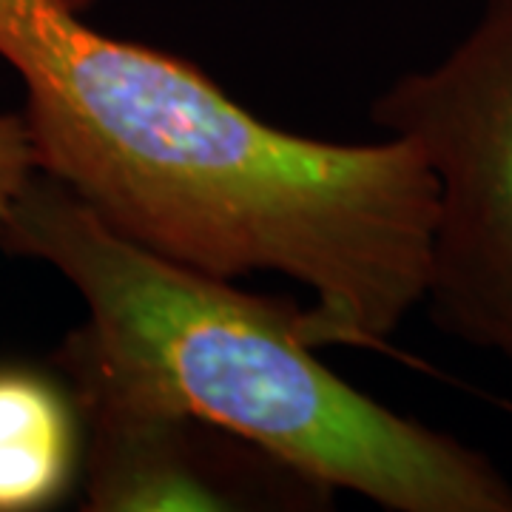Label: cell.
I'll use <instances>...</instances> for the list:
<instances>
[{
	"label": "cell",
	"instance_id": "5",
	"mask_svg": "<svg viewBox=\"0 0 512 512\" xmlns=\"http://www.w3.org/2000/svg\"><path fill=\"white\" fill-rule=\"evenodd\" d=\"M83 419L69 384L0 365V512L55 507L83 470Z\"/></svg>",
	"mask_w": 512,
	"mask_h": 512
},
{
	"label": "cell",
	"instance_id": "6",
	"mask_svg": "<svg viewBox=\"0 0 512 512\" xmlns=\"http://www.w3.org/2000/svg\"><path fill=\"white\" fill-rule=\"evenodd\" d=\"M35 171V151L23 114H0V228Z\"/></svg>",
	"mask_w": 512,
	"mask_h": 512
},
{
	"label": "cell",
	"instance_id": "2",
	"mask_svg": "<svg viewBox=\"0 0 512 512\" xmlns=\"http://www.w3.org/2000/svg\"><path fill=\"white\" fill-rule=\"evenodd\" d=\"M0 248L55 268L86 305L55 353L77 407L194 416L384 510L512 512V481L481 450L333 373L293 299L151 254L43 171L12 202Z\"/></svg>",
	"mask_w": 512,
	"mask_h": 512
},
{
	"label": "cell",
	"instance_id": "3",
	"mask_svg": "<svg viewBox=\"0 0 512 512\" xmlns=\"http://www.w3.org/2000/svg\"><path fill=\"white\" fill-rule=\"evenodd\" d=\"M373 126L419 148L436 183L427 296L444 333L512 365V0L370 106Z\"/></svg>",
	"mask_w": 512,
	"mask_h": 512
},
{
	"label": "cell",
	"instance_id": "7",
	"mask_svg": "<svg viewBox=\"0 0 512 512\" xmlns=\"http://www.w3.org/2000/svg\"><path fill=\"white\" fill-rule=\"evenodd\" d=\"M66 3H69L72 9H77V12H86V9L92 6L94 0H66Z\"/></svg>",
	"mask_w": 512,
	"mask_h": 512
},
{
	"label": "cell",
	"instance_id": "1",
	"mask_svg": "<svg viewBox=\"0 0 512 512\" xmlns=\"http://www.w3.org/2000/svg\"><path fill=\"white\" fill-rule=\"evenodd\" d=\"M80 15L0 0L37 171L151 254L222 279L291 276L313 296V348L382 350L427 296L436 183L419 148L268 126L194 63Z\"/></svg>",
	"mask_w": 512,
	"mask_h": 512
},
{
	"label": "cell",
	"instance_id": "4",
	"mask_svg": "<svg viewBox=\"0 0 512 512\" xmlns=\"http://www.w3.org/2000/svg\"><path fill=\"white\" fill-rule=\"evenodd\" d=\"M83 495L89 512L328 510L333 490L208 421L83 404Z\"/></svg>",
	"mask_w": 512,
	"mask_h": 512
}]
</instances>
